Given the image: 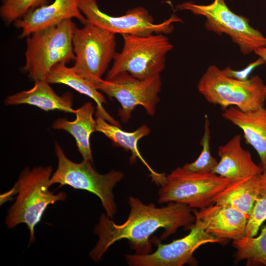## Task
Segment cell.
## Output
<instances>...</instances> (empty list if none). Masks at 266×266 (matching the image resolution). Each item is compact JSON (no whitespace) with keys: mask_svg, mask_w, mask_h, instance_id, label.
<instances>
[{"mask_svg":"<svg viewBox=\"0 0 266 266\" xmlns=\"http://www.w3.org/2000/svg\"><path fill=\"white\" fill-rule=\"evenodd\" d=\"M115 34L87 21L72 35L74 64L81 77L92 82L101 78L116 54Z\"/></svg>","mask_w":266,"mask_h":266,"instance_id":"obj_9","label":"cell"},{"mask_svg":"<svg viewBox=\"0 0 266 266\" xmlns=\"http://www.w3.org/2000/svg\"><path fill=\"white\" fill-rule=\"evenodd\" d=\"M75 27L72 19H67L26 37L25 63L22 70L31 80H46L55 65L74 61L72 35Z\"/></svg>","mask_w":266,"mask_h":266,"instance_id":"obj_3","label":"cell"},{"mask_svg":"<svg viewBox=\"0 0 266 266\" xmlns=\"http://www.w3.org/2000/svg\"><path fill=\"white\" fill-rule=\"evenodd\" d=\"M55 150L58 166L51 177L50 186L58 183L59 187L68 185L95 194L100 199L106 215L112 218L117 212L113 189L123 179L124 173L112 170L101 174L95 170L90 161L83 160L81 163H75L66 156L57 142Z\"/></svg>","mask_w":266,"mask_h":266,"instance_id":"obj_6","label":"cell"},{"mask_svg":"<svg viewBox=\"0 0 266 266\" xmlns=\"http://www.w3.org/2000/svg\"><path fill=\"white\" fill-rule=\"evenodd\" d=\"M266 220V175L260 174V186L256 200L248 218L245 236H255Z\"/></svg>","mask_w":266,"mask_h":266,"instance_id":"obj_24","label":"cell"},{"mask_svg":"<svg viewBox=\"0 0 266 266\" xmlns=\"http://www.w3.org/2000/svg\"><path fill=\"white\" fill-rule=\"evenodd\" d=\"M254 53L261 58L266 64V47L259 48L255 51Z\"/></svg>","mask_w":266,"mask_h":266,"instance_id":"obj_27","label":"cell"},{"mask_svg":"<svg viewBox=\"0 0 266 266\" xmlns=\"http://www.w3.org/2000/svg\"><path fill=\"white\" fill-rule=\"evenodd\" d=\"M92 83L99 91L115 99L120 103L121 108L118 115L123 123L129 121L132 111L138 105L142 106L150 116L155 113L162 86L160 74L140 80L124 72L112 80L100 78Z\"/></svg>","mask_w":266,"mask_h":266,"instance_id":"obj_10","label":"cell"},{"mask_svg":"<svg viewBox=\"0 0 266 266\" xmlns=\"http://www.w3.org/2000/svg\"><path fill=\"white\" fill-rule=\"evenodd\" d=\"M222 116L241 129L246 142L257 151L264 168L266 163V108L263 106L244 111L232 106L224 110Z\"/></svg>","mask_w":266,"mask_h":266,"instance_id":"obj_16","label":"cell"},{"mask_svg":"<svg viewBox=\"0 0 266 266\" xmlns=\"http://www.w3.org/2000/svg\"><path fill=\"white\" fill-rule=\"evenodd\" d=\"M219 162L213 173L234 180L263 173L262 166L253 160L249 151L241 143V135L236 134L218 148Z\"/></svg>","mask_w":266,"mask_h":266,"instance_id":"obj_15","label":"cell"},{"mask_svg":"<svg viewBox=\"0 0 266 266\" xmlns=\"http://www.w3.org/2000/svg\"><path fill=\"white\" fill-rule=\"evenodd\" d=\"M80 0H55L37 8L13 24L21 30L20 38L52 27L65 20L75 18L83 25L87 22L79 9Z\"/></svg>","mask_w":266,"mask_h":266,"instance_id":"obj_13","label":"cell"},{"mask_svg":"<svg viewBox=\"0 0 266 266\" xmlns=\"http://www.w3.org/2000/svg\"><path fill=\"white\" fill-rule=\"evenodd\" d=\"M176 8L205 17L204 27L207 31L219 35L227 34L244 55L266 47V37L250 25L248 18L233 12L225 0H214L208 4L184 2Z\"/></svg>","mask_w":266,"mask_h":266,"instance_id":"obj_7","label":"cell"},{"mask_svg":"<svg viewBox=\"0 0 266 266\" xmlns=\"http://www.w3.org/2000/svg\"><path fill=\"white\" fill-rule=\"evenodd\" d=\"M264 63V60L259 57L256 61L249 64L242 70H233L229 66H227L222 70L224 73L228 76L240 80H245L249 78L250 74L255 67Z\"/></svg>","mask_w":266,"mask_h":266,"instance_id":"obj_26","label":"cell"},{"mask_svg":"<svg viewBox=\"0 0 266 266\" xmlns=\"http://www.w3.org/2000/svg\"><path fill=\"white\" fill-rule=\"evenodd\" d=\"M193 212L205 231L218 239L235 240L245 236L248 217L237 209L213 204Z\"/></svg>","mask_w":266,"mask_h":266,"instance_id":"obj_14","label":"cell"},{"mask_svg":"<svg viewBox=\"0 0 266 266\" xmlns=\"http://www.w3.org/2000/svg\"><path fill=\"white\" fill-rule=\"evenodd\" d=\"M232 246L236 249L237 261L245 260L247 264L266 266V226L262 227L258 236H244L233 240Z\"/></svg>","mask_w":266,"mask_h":266,"instance_id":"obj_22","label":"cell"},{"mask_svg":"<svg viewBox=\"0 0 266 266\" xmlns=\"http://www.w3.org/2000/svg\"><path fill=\"white\" fill-rule=\"evenodd\" d=\"M52 166H39L32 169H24L10 191L0 196V204L18 194L14 204L8 210L5 219L8 228L25 223L30 231V244L35 240L34 227L41 220L49 204L65 201L66 194H54L49 191Z\"/></svg>","mask_w":266,"mask_h":266,"instance_id":"obj_2","label":"cell"},{"mask_svg":"<svg viewBox=\"0 0 266 266\" xmlns=\"http://www.w3.org/2000/svg\"><path fill=\"white\" fill-rule=\"evenodd\" d=\"M64 63H60L55 65L48 73L46 80L50 84L67 85L79 93L90 97L97 103V115L112 124L119 126V123L102 107V104L106 102L104 96L92 83L78 74L72 67H68Z\"/></svg>","mask_w":266,"mask_h":266,"instance_id":"obj_20","label":"cell"},{"mask_svg":"<svg viewBox=\"0 0 266 266\" xmlns=\"http://www.w3.org/2000/svg\"><path fill=\"white\" fill-rule=\"evenodd\" d=\"M79 9L87 21L115 34H168L173 30V23L182 22L172 15L164 22L155 24L148 11L140 6L130 9L122 16H112L100 9L97 0H80Z\"/></svg>","mask_w":266,"mask_h":266,"instance_id":"obj_11","label":"cell"},{"mask_svg":"<svg viewBox=\"0 0 266 266\" xmlns=\"http://www.w3.org/2000/svg\"><path fill=\"white\" fill-rule=\"evenodd\" d=\"M189 230L186 236L167 244L153 238L152 242L157 246L155 252L144 255L127 254V264L132 266H182L194 264L193 254L200 246L224 241L207 233L197 220Z\"/></svg>","mask_w":266,"mask_h":266,"instance_id":"obj_12","label":"cell"},{"mask_svg":"<svg viewBox=\"0 0 266 266\" xmlns=\"http://www.w3.org/2000/svg\"><path fill=\"white\" fill-rule=\"evenodd\" d=\"M129 203L130 211L123 224H116L106 214L100 216L94 230L99 239L89 253L94 261H100L109 247L122 239L128 240L135 254L150 253V238L158 230H165L161 237L165 239L180 227L190 229L196 221L193 208L184 203L169 202L165 206L157 207L153 203L146 204L133 197L129 198Z\"/></svg>","mask_w":266,"mask_h":266,"instance_id":"obj_1","label":"cell"},{"mask_svg":"<svg viewBox=\"0 0 266 266\" xmlns=\"http://www.w3.org/2000/svg\"><path fill=\"white\" fill-rule=\"evenodd\" d=\"M49 0H2L0 16L6 26L14 23L31 11L46 5Z\"/></svg>","mask_w":266,"mask_h":266,"instance_id":"obj_23","label":"cell"},{"mask_svg":"<svg viewBox=\"0 0 266 266\" xmlns=\"http://www.w3.org/2000/svg\"><path fill=\"white\" fill-rule=\"evenodd\" d=\"M263 173L266 175V163L265 166V167L264 168V172Z\"/></svg>","mask_w":266,"mask_h":266,"instance_id":"obj_28","label":"cell"},{"mask_svg":"<svg viewBox=\"0 0 266 266\" xmlns=\"http://www.w3.org/2000/svg\"><path fill=\"white\" fill-rule=\"evenodd\" d=\"M210 131L208 117L205 115L204 133L200 144L202 149L199 157L191 163L186 164L183 167L194 172L212 173L218 164L217 161L211 154L210 150Z\"/></svg>","mask_w":266,"mask_h":266,"instance_id":"obj_25","label":"cell"},{"mask_svg":"<svg viewBox=\"0 0 266 266\" xmlns=\"http://www.w3.org/2000/svg\"><path fill=\"white\" fill-rule=\"evenodd\" d=\"M199 93L209 103L224 110L233 106L247 111L264 106L266 84L258 75L245 80L225 75L215 65L209 66L197 84Z\"/></svg>","mask_w":266,"mask_h":266,"instance_id":"obj_5","label":"cell"},{"mask_svg":"<svg viewBox=\"0 0 266 266\" xmlns=\"http://www.w3.org/2000/svg\"><path fill=\"white\" fill-rule=\"evenodd\" d=\"M73 95L70 92L60 96L57 95L46 80L34 82L28 90L22 91L6 97V106L26 104L35 106L44 111L60 110L75 114L72 108Z\"/></svg>","mask_w":266,"mask_h":266,"instance_id":"obj_17","label":"cell"},{"mask_svg":"<svg viewBox=\"0 0 266 266\" xmlns=\"http://www.w3.org/2000/svg\"><path fill=\"white\" fill-rule=\"evenodd\" d=\"M233 181L213 173L179 167L166 176V183L159 190L158 201L182 203L192 208L201 209L213 204L215 197Z\"/></svg>","mask_w":266,"mask_h":266,"instance_id":"obj_8","label":"cell"},{"mask_svg":"<svg viewBox=\"0 0 266 266\" xmlns=\"http://www.w3.org/2000/svg\"><path fill=\"white\" fill-rule=\"evenodd\" d=\"M260 174L233 180L215 197L213 204L233 207L248 218L258 194Z\"/></svg>","mask_w":266,"mask_h":266,"instance_id":"obj_21","label":"cell"},{"mask_svg":"<svg viewBox=\"0 0 266 266\" xmlns=\"http://www.w3.org/2000/svg\"><path fill=\"white\" fill-rule=\"evenodd\" d=\"M96 121V131L104 134L112 141L113 145L131 152L132 156L130 160L131 164L134 163L137 159H139L149 171L150 176L153 182L158 186H163L165 184L166 181L165 173H158L153 170L138 149V140L147 135L150 132V129L147 126L143 125L135 131L128 132L122 130L120 126L109 123L100 116L97 115Z\"/></svg>","mask_w":266,"mask_h":266,"instance_id":"obj_18","label":"cell"},{"mask_svg":"<svg viewBox=\"0 0 266 266\" xmlns=\"http://www.w3.org/2000/svg\"><path fill=\"white\" fill-rule=\"evenodd\" d=\"M94 110L95 107L92 103L87 102L76 109L74 120L68 121L60 118L55 120L52 125L53 129L66 131L72 135L83 160L92 163L90 136L96 131V121L93 118Z\"/></svg>","mask_w":266,"mask_h":266,"instance_id":"obj_19","label":"cell"},{"mask_svg":"<svg viewBox=\"0 0 266 266\" xmlns=\"http://www.w3.org/2000/svg\"><path fill=\"white\" fill-rule=\"evenodd\" d=\"M122 36V50L116 53L105 80H112L124 72L144 80L160 74L165 69L166 56L173 46L164 33Z\"/></svg>","mask_w":266,"mask_h":266,"instance_id":"obj_4","label":"cell"}]
</instances>
